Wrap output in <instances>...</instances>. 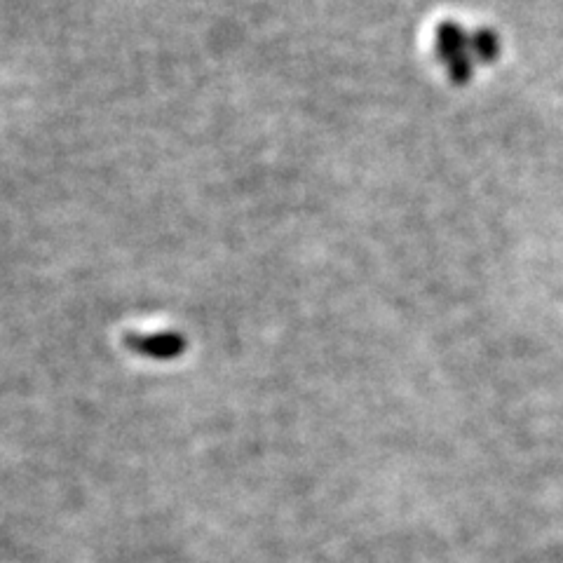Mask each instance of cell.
<instances>
[{
    "label": "cell",
    "mask_w": 563,
    "mask_h": 563,
    "mask_svg": "<svg viewBox=\"0 0 563 563\" xmlns=\"http://www.w3.org/2000/svg\"><path fill=\"white\" fill-rule=\"evenodd\" d=\"M127 348H132L139 355L153 359H174L186 350V341L176 331H155V334H127Z\"/></svg>",
    "instance_id": "1"
}]
</instances>
